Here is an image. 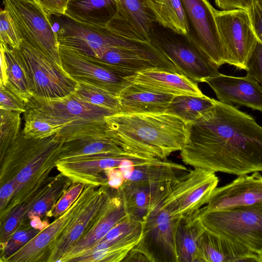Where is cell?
Listing matches in <instances>:
<instances>
[{
    "instance_id": "484cf974",
    "label": "cell",
    "mask_w": 262,
    "mask_h": 262,
    "mask_svg": "<svg viewBox=\"0 0 262 262\" xmlns=\"http://www.w3.org/2000/svg\"><path fill=\"white\" fill-rule=\"evenodd\" d=\"M142 224L134 230L115 239L100 242L74 258V262L122 261L139 242Z\"/></svg>"
},
{
    "instance_id": "277c9868",
    "label": "cell",
    "mask_w": 262,
    "mask_h": 262,
    "mask_svg": "<svg viewBox=\"0 0 262 262\" xmlns=\"http://www.w3.org/2000/svg\"><path fill=\"white\" fill-rule=\"evenodd\" d=\"M63 143L56 134L46 138L31 139L26 143L20 155V170L11 180L14 182V191L0 211V222L51 181L53 177L49 174L56 167Z\"/></svg>"
},
{
    "instance_id": "60d3db41",
    "label": "cell",
    "mask_w": 262,
    "mask_h": 262,
    "mask_svg": "<svg viewBox=\"0 0 262 262\" xmlns=\"http://www.w3.org/2000/svg\"><path fill=\"white\" fill-rule=\"evenodd\" d=\"M84 186L80 183H72L46 217L56 219L62 214L78 198Z\"/></svg>"
},
{
    "instance_id": "8d00e7d4",
    "label": "cell",
    "mask_w": 262,
    "mask_h": 262,
    "mask_svg": "<svg viewBox=\"0 0 262 262\" xmlns=\"http://www.w3.org/2000/svg\"><path fill=\"white\" fill-rule=\"evenodd\" d=\"M74 94L82 100L90 104L110 109L118 113L120 108L117 96L101 88L78 83Z\"/></svg>"
},
{
    "instance_id": "ba28073f",
    "label": "cell",
    "mask_w": 262,
    "mask_h": 262,
    "mask_svg": "<svg viewBox=\"0 0 262 262\" xmlns=\"http://www.w3.org/2000/svg\"><path fill=\"white\" fill-rule=\"evenodd\" d=\"M30 80L33 97L59 98L74 93L77 82L48 56L21 39L18 49Z\"/></svg>"
},
{
    "instance_id": "f1b7e54d",
    "label": "cell",
    "mask_w": 262,
    "mask_h": 262,
    "mask_svg": "<svg viewBox=\"0 0 262 262\" xmlns=\"http://www.w3.org/2000/svg\"><path fill=\"white\" fill-rule=\"evenodd\" d=\"M198 215L180 219L176 236L178 262H200L198 243L205 229Z\"/></svg>"
},
{
    "instance_id": "b9f144b4",
    "label": "cell",
    "mask_w": 262,
    "mask_h": 262,
    "mask_svg": "<svg viewBox=\"0 0 262 262\" xmlns=\"http://www.w3.org/2000/svg\"><path fill=\"white\" fill-rule=\"evenodd\" d=\"M27 103L7 85L0 84V109L24 113Z\"/></svg>"
},
{
    "instance_id": "7c38bea8",
    "label": "cell",
    "mask_w": 262,
    "mask_h": 262,
    "mask_svg": "<svg viewBox=\"0 0 262 262\" xmlns=\"http://www.w3.org/2000/svg\"><path fill=\"white\" fill-rule=\"evenodd\" d=\"M180 219L173 217L161 203L142 223L141 237L132 249L149 262H178L176 236Z\"/></svg>"
},
{
    "instance_id": "5b68a950",
    "label": "cell",
    "mask_w": 262,
    "mask_h": 262,
    "mask_svg": "<svg viewBox=\"0 0 262 262\" xmlns=\"http://www.w3.org/2000/svg\"><path fill=\"white\" fill-rule=\"evenodd\" d=\"M198 216L205 230L262 253V203L215 211L201 208Z\"/></svg>"
},
{
    "instance_id": "3957f363",
    "label": "cell",
    "mask_w": 262,
    "mask_h": 262,
    "mask_svg": "<svg viewBox=\"0 0 262 262\" xmlns=\"http://www.w3.org/2000/svg\"><path fill=\"white\" fill-rule=\"evenodd\" d=\"M26 106L62 125L63 128L56 135L64 143L89 137H110L105 117L116 113L85 102L74 93L59 98L32 97Z\"/></svg>"
},
{
    "instance_id": "6da1fadb",
    "label": "cell",
    "mask_w": 262,
    "mask_h": 262,
    "mask_svg": "<svg viewBox=\"0 0 262 262\" xmlns=\"http://www.w3.org/2000/svg\"><path fill=\"white\" fill-rule=\"evenodd\" d=\"M180 151L183 163L214 172L239 176L262 171V127L236 106L216 100L187 124Z\"/></svg>"
},
{
    "instance_id": "d4e9b609",
    "label": "cell",
    "mask_w": 262,
    "mask_h": 262,
    "mask_svg": "<svg viewBox=\"0 0 262 262\" xmlns=\"http://www.w3.org/2000/svg\"><path fill=\"white\" fill-rule=\"evenodd\" d=\"M148 90L132 82L118 96L120 108L118 113L126 114L165 112L174 97Z\"/></svg>"
},
{
    "instance_id": "7dc6e473",
    "label": "cell",
    "mask_w": 262,
    "mask_h": 262,
    "mask_svg": "<svg viewBox=\"0 0 262 262\" xmlns=\"http://www.w3.org/2000/svg\"><path fill=\"white\" fill-rule=\"evenodd\" d=\"M14 191L13 181H10L1 186L0 211L3 210L11 199Z\"/></svg>"
},
{
    "instance_id": "83f0119b",
    "label": "cell",
    "mask_w": 262,
    "mask_h": 262,
    "mask_svg": "<svg viewBox=\"0 0 262 262\" xmlns=\"http://www.w3.org/2000/svg\"><path fill=\"white\" fill-rule=\"evenodd\" d=\"M144 7L155 23L187 36L189 24L181 0H143Z\"/></svg>"
},
{
    "instance_id": "4fadbf2b",
    "label": "cell",
    "mask_w": 262,
    "mask_h": 262,
    "mask_svg": "<svg viewBox=\"0 0 262 262\" xmlns=\"http://www.w3.org/2000/svg\"><path fill=\"white\" fill-rule=\"evenodd\" d=\"M189 28L187 39L219 68L227 63L226 52L207 0H181Z\"/></svg>"
},
{
    "instance_id": "1f68e13d",
    "label": "cell",
    "mask_w": 262,
    "mask_h": 262,
    "mask_svg": "<svg viewBox=\"0 0 262 262\" xmlns=\"http://www.w3.org/2000/svg\"><path fill=\"white\" fill-rule=\"evenodd\" d=\"M1 43V51L5 56L6 62V83L13 92L27 104L33 97L30 80L18 52Z\"/></svg>"
},
{
    "instance_id": "7a4b0ae2",
    "label": "cell",
    "mask_w": 262,
    "mask_h": 262,
    "mask_svg": "<svg viewBox=\"0 0 262 262\" xmlns=\"http://www.w3.org/2000/svg\"><path fill=\"white\" fill-rule=\"evenodd\" d=\"M108 133L124 151L147 158H166L180 151L187 124L171 114L116 113L105 117Z\"/></svg>"
},
{
    "instance_id": "74e56055",
    "label": "cell",
    "mask_w": 262,
    "mask_h": 262,
    "mask_svg": "<svg viewBox=\"0 0 262 262\" xmlns=\"http://www.w3.org/2000/svg\"><path fill=\"white\" fill-rule=\"evenodd\" d=\"M20 114L0 109V158L5 155L21 132Z\"/></svg>"
},
{
    "instance_id": "8fae6325",
    "label": "cell",
    "mask_w": 262,
    "mask_h": 262,
    "mask_svg": "<svg viewBox=\"0 0 262 262\" xmlns=\"http://www.w3.org/2000/svg\"><path fill=\"white\" fill-rule=\"evenodd\" d=\"M215 19L227 57V63L246 69L257 39L249 11L244 9L214 10Z\"/></svg>"
},
{
    "instance_id": "4316f807",
    "label": "cell",
    "mask_w": 262,
    "mask_h": 262,
    "mask_svg": "<svg viewBox=\"0 0 262 262\" xmlns=\"http://www.w3.org/2000/svg\"><path fill=\"white\" fill-rule=\"evenodd\" d=\"M117 10V0H69L64 16L82 24L106 26Z\"/></svg>"
},
{
    "instance_id": "ffe728a7",
    "label": "cell",
    "mask_w": 262,
    "mask_h": 262,
    "mask_svg": "<svg viewBox=\"0 0 262 262\" xmlns=\"http://www.w3.org/2000/svg\"><path fill=\"white\" fill-rule=\"evenodd\" d=\"M110 187L101 186L89 202L74 215L59 236L49 246L46 262L59 261L84 234L110 195Z\"/></svg>"
},
{
    "instance_id": "f546056e",
    "label": "cell",
    "mask_w": 262,
    "mask_h": 262,
    "mask_svg": "<svg viewBox=\"0 0 262 262\" xmlns=\"http://www.w3.org/2000/svg\"><path fill=\"white\" fill-rule=\"evenodd\" d=\"M187 171L183 165L156 158L135 166L124 182L174 181Z\"/></svg>"
},
{
    "instance_id": "db71d44e",
    "label": "cell",
    "mask_w": 262,
    "mask_h": 262,
    "mask_svg": "<svg viewBox=\"0 0 262 262\" xmlns=\"http://www.w3.org/2000/svg\"><path fill=\"white\" fill-rule=\"evenodd\" d=\"M108 23H109V22H108ZM107 25H108L109 26H110V27H112V28H114V29H118L115 28H114V27H112V26H110L108 24H107ZM118 30H119V29H118ZM122 31H123V30H122ZM126 32H128V31H126ZM139 35H140V34H139Z\"/></svg>"
},
{
    "instance_id": "f907efd6",
    "label": "cell",
    "mask_w": 262,
    "mask_h": 262,
    "mask_svg": "<svg viewBox=\"0 0 262 262\" xmlns=\"http://www.w3.org/2000/svg\"><path fill=\"white\" fill-rule=\"evenodd\" d=\"M245 4L247 9L249 11L253 5L254 0H242Z\"/></svg>"
},
{
    "instance_id": "f6af8a7d",
    "label": "cell",
    "mask_w": 262,
    "mask_h": 262,
    "mask_svg": "<svg viewBox=\"0 0 262 262\" xmlns=\"http://www.w3.org/2000/svg\"><path fill=\"white\" fill-rule=\"evenodd\" d=\"M249 11L254 32L257 40L262 43V9L254 1Z\"/></svg>"
},
{
    "instance_id": "7402d4cb",
    "label": "cell",
    "mask_w": 262,
    "mask_h": 262,
    "mask_svg": "<svg viewBox=\"0 0 262 262\" xmlns=\"http://www.w3.org/2000/svg\"><path fill=\"white\" fill-rule=\"evenodd\" d=\"M204 82L213 90L220 102L262 112V86L250 75L234 77L220 73Z\"/></svg>"
},
{
    "instance_id": "44dd1931",
    "label": "cell",
    "mask_w": 262,
    "mask_h": 262,
    "mask_svg": "<svg viewBox=\"0 0 262 262\" xmlns=\"http://www.w3.org/2000/svg\"><path fill=\"white\" fill-rule=\"evenodd\" d=\"M178 179L160 182H124L119 189L122 191L129 216L142 223L167 198Z\"/></svg>"
},
{
    "instance_id": "c3c4849f",
    "label": "cell",
    "mask_w": 262,
    "mask_h": 262,
    "mask_svg": "<svg viewBox=\"0 0 262 262\" xmlns=\"http://www.w3.org/2000/svg\"><path fill=\"white\" fill-rule=\"evenodd\" d=\"M214 2L216 6L223 10L233 9L247 10L242 0H214Z\"/></svg>"
},
{
    "instance_id": "cb8c5ba5",
    "label": "cell",
    "mask_w": 262,
    "mask_h": 262,
    "mask_svg": "<svg viewBox=\"0 0 262 262\" xmlns=\"http://www.w3.org/2000/svg\"><path fill=\"white\" fill-rule=\"evenodd\" d=\"M126 78L133 83L159 93L174 96L204 95L196 82L179 73L151 69L140 72Z\"/></svg>"
},
{
    "instance_id": "5bb4252c",
    "label": "cell",
    "mask_w": 262,
    "mask_h": 262,
    "mask_svg": "<svg viewBox=\"0 0 262 262\" xmlns=\"http://www.w3.org/2000/svg\"><path fill=\"white\" fill-rule=\"evenodd\" d=\"M90 57L125 78L151 69L180 74L174 64L150 41L137 48H111L100 58Z\"/></svg>"
},
{
    "instance_id": "836d02e7",
    "label": "cell",
    "mask_w": 262,
    "mask_h": 262,
    "mask_svg": "<svg viewBox=\"0 0 262 262\" xmlns=\"http://www.w3.org/2000/svg\"><path fill=\"white\" fill-rule=\"evenodd\" d=\"M114 18L147 38L155 22L144 7L143 0H117V10Z\"/></svg>"
},
{
    "instance_id": "d590c367",
    "label": "cell",
    "mask_w": 262,
    "mask_h": 262,
    "mask_svg": "<svg viewBox=\"0 0 262 262\" xmlns=\"http://www.w3.org/2000/svg\"><path fill=\"white\" fill-rule=\"evenodd\" d=\"M25 125L21 130L28 138L43 139L58 133L63 126L39 111L26 106Z\"/></svg>"
},
{
    "instance_id": "2e32d148",
    "label": "cell",
    "mask_w": 262,
    "mask_h": 262,
    "mask_svg": "<svg viewBox=\"0 0 262 262\" xmlns=\"http://www.w3.org/2000/svg\"><path fill=\"white\" fill-rule=\"evenodd\" d=\"M128 216L121 189L110 187L108 198L86 232L59 261H72L74 258L98 244L113 227Z\"/></svg>"
},
{
    "instance_id": "e575fe53",
    "label": "cell",
    "mask_w": 262,
    "mask_h": 262,
    "mask_svg": "<svg viewBox=\"0 0 262 262\" xmlns=\"http://www.w3.org/2000/svg\"><path fill=\"white\" fill-rule=\"evenodd\" d=\"M215 101L205 95L175 96L166 112L180 117L188 124L199 118L214 105Z\"/></svg>"
},
{
    "instance_id": "8992f818",
    "label": "cell",
    "mask_w": 262,
    "mask_h": 262,
    "mask_svg": "<svg viewBox=\"0 0 262 262\" xmlns=\"http://www.w3.org/2000/svg\"><path fill=\"white\" fill-rule=\"evenodd\" d=\"M154 23L149 32L150 41L174 64L180 74L197 83L220 73L219 68L186 36Z\"/></svg>"
},
{
    "instance_id": "bcb514c9",
    "label": "cell",
    "mask_w": 262,
    "mask_h": 262,
    "mask_svg": "<svg viewBox=\"0 0 262 262\" xmlns=\"http://www.w3.org/2000/svg\"><path fill=\"white\" fill-rule=\"evenodd\" d=\"M104 173L107 179L108 186L111 188L118 189L125 181L124 176L118 168L106 169Z\"/></svg>"
},
{
    "instance_id": "681fc988",
    "label": "cell",
    "mask_w": 262,
    "mask_h": 262,
    "mask_svg": "<svg viewBox=\"0 0 262 262\" xmlns=\"http://www.w3.org/2000/svg\"><path fill=\"white\" fill-rule=\"evenodd\" d=\"M124 262H149L146 256L141 252L132 249L124 257Z\"/></svg>"
},
{
    "instance_id": "30bf717a",
    "label": "cell",
    "mask_w": 262,
    "mask_h": 262,
    "mask_svg": "<svg viewBox=\"0 0 262 262\" xmlns=\"http://www.w3.org/2000/svg\"><path fill=\"white\" fill-rule=\"evenodd\" d=\"M69 19L57 32L59 44L89 56L100 58L111 48H137L149 41L125 37L106 26L91 25Z\"/></svg>"
},
{
    "instance_id": "e0dca14e",
    "label": "cell",
    "mask_w": 262,
    "mask_h": 262,
    "mask_svg": "<svg viewBox=\"0 0 262 262\" xmlns=\"http://www.w3.org/2000/svg\"><path fill=\"white\" fill-rule=\"evenodd\" d=\"M97 188L85 185L78 198L66 211L42 229L7 262H46L50 245L59 236L77 211L92 198Z\"/></svg>"
},
{
    "instance_id": "4dcf8cb0",
    "label": "cell",
    "mask_w": 262,
    "mask_h": 262,
    "mask_svg": "<svg viewBox=\"0 0 262 262\" xmlns=\"http://www.w3.org/2000/svg\"><path fill=\"white\" fill-rule=\"evenodd\" d=\"M125 153L128 152L118 145L111 137H89L64 143L59 160L96 155Z\"/></svg>"
},
{
    "instance_id": "ee69618b",
    "label": "cell",
    "mask_w": 262,
    "mask_h": 262,
    "mask_svg": "<svg viewBox=\"0 0 262 262\" xmlns=\"http://www.w3.org/2000/svg\"><path fill=\"white\" fill-rule=\"evenodd\" d=\"M49 16H64L69 0H34Z\"/></svg>"
},
{
    "instance_id": "d6986e66",
    "label": "cell",
    "mask_w": 262,
    "mask_h": 262,
    "mask_svg": "<svg viewBox=\"0 0 262 262\" xmlns=\"http://www.w3.org/2000/svg\"><path fill=\"white\" fill-rule=\"evenodd\" d=\"M262 203V175L259 172L245 174L230 183L216 187L212 192L205 211L223 210Z\"/></svg>"
},
{
    "instance_id": "d6a6232c",
    "label": "cell",
    "mask_w": 262,
    "mask_h": 262,
    "mask_svg": "<svg viewBox=\"0 0 262 262\" xmlns=\"http://www.w3.org/2000/svg\"><path fill=\"white\" fill-rule=\"evenodd\" d=\"M72 184V181L61 172L53 177L51 181L27 211L23 224L30 222L29 220L33 216L40 218L46 217Z\"/></svg>"
},
{
    "instance_id": "f5cc1de1",
    "label": "cell",
    "mask_w": 262,
    "mask_h": 262,
    "mask_svg": "<svg viewBox=\"0 0 262 262\" xmlns=\"http://www.w3.org/2000/svg\"><path fill=\"white\" fill-rule=\"evenodd\" d=\"M260 262H262V253L259 254Z\"/></svg>"
},
{
    "instance_id": "52a82bcc",
    "label": "cell",
    "mask_w": 262,
    "mask_h": 262,
    "mask_svg": "<svg viewBox=\"0 0 262 262\" xmlns=\"http://www.w3.org/2000/svg\"><path fill=\"white\" fill-rule=\"evenodd\" d=\"M3 4L20 40H25L61 67L57 32L49 15L34 0H3Z\"/></svg>"
},
{
    "instance_id": "ac0fdd59",
    "label": "cell",
    "mask_w": 262,
    "mask_h": 262,
    "mask_svg": "<svg viewBox=\"0 0 262 262\" xmlns=\"http://www.w3.org/2000/svg\"><path fill=\"white\" fill-rule=\"evenodd\" d=\"M133 157L147 158L129 153L96 155L58 160L56 167L72 183L98 187L108 186L105 170L118 168L123 160Z\"/></svg>"
},
{
    "instance_id": "f35d334b",
    "label": "cell",
    "mask_w": 262,
    "mask_h": 262,
    "mask_svg": "<svg viewBox=\"0 0 262 262\" xmlns=\"http://www.w3.org/2000/svg\"><path fill=\"white\" fill-rule=\"evenodd\" d=\"M41 230L33 227L30 222L21 224L8 241L1 245V261L8 259L26 245Z\"/></svg>"
},
{
    "instance_id": "603a6c76",
    "label": "cell",
    "mask_w": 262,
    "mask_h": 262,
    "mask_svg": "<svg viewBox=\"0 0 262 262\" xmlns=\"http://www.w3.org/2000/svg\"><path fill=\"white\" fill-rule=\"evenodd\" d=\"M198 251L200 262H260L258 254L206 230L199 239Z\"/></svg>"
},
{
    "instance_id": "ab89813d",
    "label": "cell",
    "mask_w": 262,
    "mask_h": 262,
    "mask_svg": "<svg viewBox=\"0 0 262 262\" xmlns=\"http://www.w3.org/2000/svg\"><path fill=\"white\" fill-rule=\"evenodd\" d=\"M1 43L13 49H19L20 39L14 23L7 9L0 12Z\"/></svg>"
},
{
    "instance_id": "9c48e42d",
    "label": "cell",
    "mask_w": 262,
    "mask_h": 262,
    "mask_svg": "<svg viewBox=\"0 0 262 262\" xmlns=\"http://www.w3.org/2000/svg\"><path fill=\"white\" fill-rule=\"evenodd\" d=\"M219 182L215 172L194 167L178 178L162 206L176 219L197 216Z\"/></svg>"
},
{
    "instance_id": "9a60e30c",
    "label": "cell",
    "mask_w": 262,
    "mask_h": 262,
    "mask_svg": "<svg viewBox=\"0 0 262 262\" xmlns=\"http://www.w3.org/2000/svg\"><path fill=\"white\" fill-rule=\"evenodd\" d=\"M61 64L66 73L77 83L92 85L118 96L132 83L126 78L105 68L79 51L59 45Z\"/></svg>"
},
{
    "instance_id": "7bdbcfd3",
    "label": "cell",
    "mask_w": 262,
    "mask_h": 262,
    "mask_svg": "<svg viewBox=\"0 0 262 262\" xmlns=\"http://www.w3.org/2000/svg\"><path fill=\"white\" fill-rule=\"evenodd\" d=\"M246 71L262 86V43L258 40L248 58Z\"/></svg>"
},
{
    "instance_id": "816d5d0a",
    "label": "cell",
    "mask_w": 262,
    "mask_h": 262,
    "mask_svg": "<svg viewBox=\"0 0 262 262\" xmlns=\"http://www.w3.org/2000/svg\"><path fill=\"white\" fill-rule=\"evenodd\" d=\"M255 1L262 9V0H254Z\"/></svg>"
}]
</instances>
